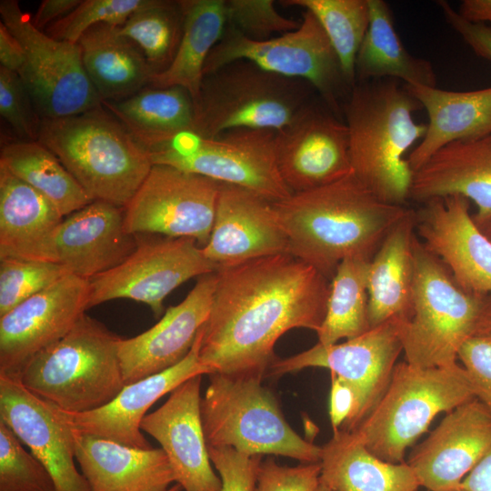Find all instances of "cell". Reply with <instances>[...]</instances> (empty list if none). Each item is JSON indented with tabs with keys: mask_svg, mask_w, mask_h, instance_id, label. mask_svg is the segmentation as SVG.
<instances>
[{
	"mask_svg": "<svg viewBox=\"0 0 491 491\" xmlns=\"http://www.w3.org/2000/svg\"><path fill=\"white\" fill-rule=\"evenodd\" d=\"M201 363L211 374L266 376L277 340L294 328L317 332L331 280L288 253L216 270Z\"/></svg>",
	"mask_w": 491,
	"mask_h": 491,
	"instance_id": "1",
	"label": "cell"
},
{
	"mask_svg": "<svg viewBox=\"0 0 491 491\" xmlns=\"http://www.w3.org/2000/svg\"><path fill=\"white\" fill-rule=\"evenodd\" d=\"M288 254L331 280L349 257L371 260L409 207L383 202L354 174L273 202Z\"/></svg>",
	"mask_w": 491,
	"mask_h": 491,
	"instance_id": "2",
	"label": "cell"
},
{
	"mask_svg": "<svg viewBox=\"0 0 491 491\" xmlns=\"http://www.w3.org/2000/svg\"><path fill=\"white\" fill-rule=\"evenodd\" d=\"M420 103L391 78L356 82L343 105L354 175L385 203L406 205L413 171L406 152L425 136Z\"/></svg>",
	"mask_w": 491,
	"mask_h": 491,
	"instance_id": "3",
	"label": "cell"
},
{
	"mask_svg": "<svg viewBox=\"0 0 491 491\" xmlns=\"http://www.w3.org/2000/svg\"><path fill=\"white\" fill-rule=\"evenodd\" d=\"M37 141L93 200L125 208L149 174L150 152L104 106L42 118Z\"/></svg>",
	"mask_w": 491,
	"mask_h": 491,
	"instance_id": "4",
	"label": "cell"
},
{
	"mask_svg": "<svg viewBox=\"0 0 491 491\" xmlns=\"http://www.w3.org/2000/svg\"><path fill=\"white\" fill-rule=\"evenodd\" d=\"M414 258L411 314L398 318L405 361L419 368L453 366L464 343L483 334L491 296L464 289L417 235Z\"/></svg>",
	"mask_w": 491,
	"mask_h": 491,
	"instance_id": "5",
	"label": "cell"
},
{
	"mask_svg": "<svg viewBox=\"0 0 491 491\" xmlns=\"http://www.w3.org/2000/svg\"><path fill=\"white\" fill-rule=\"evenodd\" d=\"M120 338L85 313L64 337L27 363L19 379L62 411L98 409L125 386L118 356Z\"/></svg>",
	"mask_w": 491,
	"mask_h": 491,
	"instance_id": "6",
	"label": "cell"
},
{
	"mask_svg": "<svg viewBox=\"0 0 491 491\" xmlns=\"http://www.w3.org/2000/svg\"><path fill=\"white\" fill-rule=\"evenodd\" d=\"M200 411L207 446L249 456L276 455L301 463L321 460L322 446L301 437L286 422L277 398L259 376L213 373Z\"/></svg>",
	"mask_w": 491,
	"mask_h": 491,
	"instance_id": "7",
	"label": "cell"
},
{
	"mask_svg": "<svg viewBox=\"0 0 491 491\" xmlns=\"http://www.w3.org/2000/svg\"><path fill=\"white\" fill-rule=\"evenodd\" d=\"M476 398L458 363L419 368L405 360L395 366L384 395L352 433L377 457L404 463L406 449L434 418Z\"/></svg>",
	"mask_w": 491,
	"mask_h": 491,
	"instance_id": "8",
	"label": "cell"
},
{
	"mask_svg": "<svg viewBox=\"0 0 491 491\" xmlns=\"http://www.w3.org/2000/svg\"><path fill=\"white\" fill-rule=\"evenodd\" d=\"M306 81L236 60L204 75L190 132L214 137L235 128L278 131L313 99Z\"/></svg>",
	"mask_w": 491,
	"mask_h": 491,
	"instance_id": "9",
	"label": "cell"
},
{
	"mask_svg": "<svg viewBox=\"0 0 491 491\" xmlns=\"http://www.w3.org/2000/svg\"><path fill=\"white\" fill-rule=\"evenodd\" d=\"M296 30L265 41L251 40L226 25L205 63L204 75L234 61L248 60L277 75L306 81L340 117L352 88L319 21L306 10Z\"/></svg>",
	"mask_w": 491,
	"mask_h": 491,
	"instance_id": "10",
	"label": "cell"
},
{
	"mask_svg": "<svg viewBox=\"0 0 491 491\" xmlns=\"http://www.w3.org/2000/svg\"><path fill=\"white\" fill-rule=\"evenodd\" d=\"M150 156L153 165L241 186L271 202L292 195L278 170L274 130L235 128L214 137L185 132L152 150Z\"/></svg>",
	"mask_w": 491,
	"mask_h": 491,
	"instance_id": "11",
	"label": "cell"
},
{
	"mask_svg": "<svg viewBox=\"0 0 491 491\" xmlns=\"http://www.w3.org/2000/svg\"><path fill=\"white\" fill-rule=\"evenodd\" d=\"M0 15L24 50L18 75L41 118L66 117L102 106L78 43L57 40L36 28L16 0H1Z\"/></svg>",
	"mask_w": 491,
	"mask_h": 491,
	"instance_id": "12",
	"label": "cell"
},
{
	"mask_svg": "<svg viewBox=\"0 0 491 491\" xmlns=\"http://www.w3.org/2000/svg\"><path fill=\"white\" fill-rule=\"evenodd\" d=\"M135 249L118 266L89 279L88 308L115 299L148 306L155 316L165 298L183 283L217 270L191 237L137 234Z\"/></svg>",
	"mask_w": 491,
	"mask_h": 491,
	"instance_id": "13",
	"label": "cell"
},
{
	"mask_svg": "<svg viewBox=\"0 0 491 491\" xmlns=\"http://www.w3.org/2000/svg\"><path fill=\"white\" fill-rule=\"evenodd\" d=\"M220 182L166 165H153L124 208L128 233L191 237L204 247L210 237Z\"/></svg>",
	"mask_w": 491,
	"mask_h": 491,
	"instance_id": "14",
	"label": "cell"
},
{
	"mask_svg": "<svg viewBox=\"0 0 491 491\" xmlns=\"http://www.w3.org/2000/svg\"><path fill=\"white\" fill-rule=\"evenodd\" d=\"M402 353L398 318H393L343 343L329 346L316 343L295 356L277 358L266 376L279 377L307 367L328 369L356 393V414L346 426L340 428L351 432L384 395Z\"/></svg>",
	"mask_w": 491,
	"mask_h": 491,
	"instance_id": "15",
	"label": "cell"
},
{
	"mask_svg": "<svg viewBox=\"0 0 491 491\" xmlns=\"http://www.w3.org/2000/svg\"><path fill=\"white\" fill-rule=\"evenodd\" d=\"M276 155L280 175L292 194L353 174L347 126L323 101L313 99L276 131Z\"/></svg>",
	"mask_w": 491,
	"mask_h": 491,
	"instance_id": "16",
	"label": "cell"
},
{
	"mask_svg": "<svg viewBox=\"0 0 491 491\" xmlns=\"http://www.w3.org/2000/svg\"><path fill=\"white\" fill-rule=\"evenodd\" d=\"M89 280L67 274L0 316V376L19 377L38 353L64 337L89 304Z\"/></svg>",
	"mask_w": 491,
	"mask_h": 491,
	"instance_id": "17",
	"label": "cell"
},
{
	"mask_svg": "<svg viewBox=\"0 0 491 491\" xmlns=\"http://www.w3.org/2000/svg\"><path fill=\"white\" fill-rule=\"evenodd\" d=\"M416 211V233L423 246L466 290L491 296V238L475 223L462 195L433 198Z\"/></svg>",
	"mask_w": 491,
	"mask_h": 491,
	"instance_id": "18",
	"label": "cell"
},
{
	"mask_svg": "<svg viewBox=\"0 0 491 491\" xmlns=\"http://www.w3.org/2000/svg\"><path fill=\"white\" fill-rule=\"evenodd\" d=\"M0 421L45 466L56 491H90L75 467L72 428L55 406L26 389L19 377L0 376Z\"/></svg>",
	"mask_w": 491,
	"mask_h": 491,
	"instance_id": "19",
	"label": "cell"
},
{
	"mask_svg": "<svg viewBox=\"0 0 491 491\" xmlns=\"http://www.w3.org/2000/svg\"><path fill=\"white\" fill-rule=\"evenodd\" d=\"M202 252L218 270L288 253V238L273 202L246 188L221 183L212 232Z\"/></svg>",
	"mask_w": 491,
	"mask_h": 491,
	"instance_id": "20",
	"label": "cell"
},
{
	"mask_svg": "<svg viewBox=\"0 0 491 491\" xmlns=\"http://www.w3.org/2000/svg\"><path fill=\"white\" fill-rule=\"evenodd\" d=\"M490 447L491 413L474 398L446 413L406 462L421 486L450 491L461 486Z\"/></svg>",
	"mask_w": 491,
	"mask_h": 491,
	"instance_id": "21",
	"label": "cell"
},
{
	"mask_svg": "<svg viewBox=\"0 0 491 491\" xmlns=\"http://www.w3.org/2000/svg\"><path fill=\"white\" fill-rule=\"evenodd\" d=\"M202 376H195L174 389L159 408L144 417L141 430L161 445L183 489L222 491L221 479L211 466L202 424Z\"/></svg>",
	"mask_w": 491,
	"mask_h": 491,
	"instance_id": "22",
	"label": "cell"
},
{
	"mask_svg": "<svg viewBox=\"0 0 491 491\" xmlns=\"http://www.w3.org/2000/svg\"><path fill=\"white\" fill-rule=\"evenodd\" d=\"M216 281V271L199 276L185 298L168 307L155 326L134 337L120 338L118 356L125 385L163 372L186 356L209 316Z\"/></svg>",
	"mask_w": 491,
	"mask_h": 491,
	"instance_id": "23",
	"label": "cell"
},
{
	"mask_svg": "<svg viewBox=\"0 0 491 491\" xmlns=\"http://www.w3.org/2000/svg\"><path fill=\"white\" fill-rule=\"evenodd\" d=\"M203 326L191 350L177 365L125 385L113 400L98 409L68 413L57 408L60 416L74 430L135 448H152L141 431V423L147 410L189 378L211 374L199 357Z\"/></svg>",
	"mask_w": 491,
	"mask_h": 491,
	"instance_id": "24",
	"label": "cell"
},
{
	"mask_svg": "<svg viewBox=\"0 0 491 491\" xmlns=\"http://www.w3.org/2000/svg\"><path fill=\"white\" fill-rule=\"evenodd\" d=\"M135 247L124 208L95 200L64 217L54 238V262L89 280L121 264Z\"/></svg>",
	"mask_w": 491,
	"mask_h": 491,
	"instance_id": "25",
	"label": "cell"
},
{
	"mask_svg": "<svg viewBox=\"0 0 491 491\" xmlns=\"http://www.w3.org/2000/svg\"><path fill=\"white\" fill-rule=\"evenodd\" d=\"M450 195L475 203L480 229L491 222V135L449 143L413 173L409 199L422 204Z\"/></svg>",
	"mask_w": 491,
	"mask_h": 491,
	"instance_id": "26",
	"label": "cell"
},
{
	"mask_svg": "<svg viewBox=\"0 0 491 491\" xmlns=\"http://www.w3.org/2000/svg\"><path fill=\"white\" fill-rule=\"evenodd\" d=\"M73 430L90 491H166L175 477L162 448L140 449Z\"/></svg>",
	"mask_w": 491,
	"mask_h": 491,
	"instance_id": "27",
	"label": "cell"
},
{
	"mask_svg": "<svg viewBox=\"0 0 491 491\" xmlns=\"http://www.w3.org/2000/svg\"><path fill=\"white\" fill-rule=\"evenodd\" d=\"M63 219L45 196L0 165V258L54 262Z\"/></svg>",
	"mask_w": 491,
	"mask_h": 491,
	"instance_id": "28",
	"label": "cell"
},
{
	"mask_svg": "<svg viewBox=\"0 0 491 491\" xmlns=\"http://www.w3.org/2000/svg\"><path fill=\"white\" fill-rule=\"evenodd\" d=\"M404 85L428 116L425 136L407 157L413 173L449 143L491 135V86L450 91L436 86Z\"/></svg>",
	"mask_w": 491,
	"mask_h": 491,
	"instance_id": "29",
	"label": "cell"
},
{
	"mask_svg": "<svg viewBox=\"0 0 491 491\" xmlns=\"http://www.w3.org/2000/svg\"><path fill=\"white\" fill-rule=\"evenodd\" d=\"M416 235V211L409 208L370 260L367 289L371 328L393 318L406 319L411 314Z\"/></svg>",
	"mask_w": 491,
	"mask_h": 491,
	"instance_id": "30",
	"label": "cell"
},
{
	"mask_svg": "<svg viewBox=\"0 0 491 491\" xmlns=\"http://www.w3.org/2000/svg\"><path fill=\"white\" fill-rule=\"evenodd\" d=\"M320 483L329 491H417L420 483L406 463L371 453L352 432L333 431L322 446Z\"/></svg>",
	"mask_w": 491,
	"mask_h": 491,
	"instance_id": "31",
	"label": "cell"
},
{
	"mask_svg": "<svg viewBox=\"0 0 491 491\" xmlns=\"http://www.w3.org/2000/svg\"><path fill=\"white\" fill-rule=\"evenodd\" d=\"M77 43L85 73L102 102L125 99L150 85L155 74L146 58L118 26L95 25Z\"/></svg>",
	"mask_w": 491,
	"mask_h": 491,
	"instance_id": "32",
	"label": "cell"
},
{
	"mask_svg": "<svg viewBox=\"0 0 491 491\" xmlns=\"http://www.w3.org/2000/svg\"><path fill=\"white\" fill-rule=\"evenodd\" d=\"M102 105L149 152L193 127L194 101L180 86L148 85L125 99L102 102Z\"/></svg>",
	"mask_w": 491,
	"mask_h": 491,
	"instance_id": "33",
	"label": "cell"
},
{
	"mask_svg": "<svg viewBox=\"0 0 491 491\" xmlns=\"http://www.w3.org/2000/svg\"><path fill=\"white\" fill-rule=\"evenodd\" d=\"M369 25L356 59V82L391 78L407 85L436 86L431 63L410 54L397 35L383 0H367Z\"/></svg>",
	"mask_w": 491,
	"mask_h": 491,
	"instance_id": "34",
	"label": "cell"
},
{
	"mask_svg": "<svg viewBox=\"0 0 491 491\" xmlns=\"http://www.w3.org/2000/svg\"><path fill=\"white\" fill-rule=\"evenodd\" d=\"M184 30L170 66L155 75L151 86H180L196 98L204 77L205 63L221 40L227 25L225 0H180Z\"/></svg>",
	"mask_w": 491,
	"mask_h": 491,
	"instance_id": "35",
	"label": "cell"
},
{
	"mask_svg": "<svg viewBox=\"0 0 491 491\" xmlns=\"http://www.w3.org/2000/svg\"><path fill=\"white\" fill-rule=\"evenodd\" d=\"M0 165L45 196L64 217L93 202L61 161L38 141L4 145Z\"/></svg>",
	"mask_w": 491,
	"mask_h": 491,
	"instance_id": "36",
	"label": "cell"
},
{
	"mask_svg": "<svg viewBox=\"0 0 491 491\" xmlns=\"http://www.w3.org/2000/svg\"><path fill=\"white\" fill-rule=\"evenodd\" d=\"M370 260L349 257L337 266L331 279L326 314L316 332L318 344L329 346L351 339L370 327L367 279Z\"/></svg>",
	"mask_w": 491,
	"mask_h": 491,
	"instance_id": "37",
	"label": "cell"
},
{
	"mask_svg": "<svg viewBox=\"0 0 491 491\" xmlns=\"http://www.w3.org/2000/svg\"><path fill=\"white\" fill-rule=\"evenodd\" d=\"M184 30V13L179 1L149 0L119 27L143 52L155 75L172 64Z\"/></svg>",
	"mask_w": 491,
	"mask_h": 491,
	"instance_id": "38",
	"label": "cell"
},
{
	"mask_svg": "<svg viewBox=\"0 0 491 491\" xmlns=\"http://www.w3.org/2000/svg\"><path fill=\"white\" fill-rule=\"evenodd\" d=\"M282 5L311 12L319 21L351 88L356 84V59L369 25L367 0H285Z\"/></svg>",
	"mask_w": 491,
	"mask_h": 491,
	"instance_id": "39",
	"label": "cell"
},
{
	"mask_svg": "<svg viewBox=\"0 0 491 491\" xmlns=\"http://www.w3.org/2000/svg\"><path fill=\"white\" fill-rule=\"evenodd\" d=\"M67 274L54 262L0 258V316Z\"/></svg>",
	"mask_w": 491,
	"mask_h": 491,
	"instance_id": "40",
	"label": "cell"
},
{
	"mask_svg": "<svg viewBox=\"0 0 491 491\" xmlns=\"http://www.w3.org/2000/svg\"><path fill=\"white\" fill-rule=\"evenodd\" d=\"M0 491H56L45 466L1 421Z\"/></svg>",
	"mask_w": 491,
	"mask_h": 491,
	"instance_id": "41",
	"label": "cell"
},
{
	"mask_svg": "<svg viewBox=\"0 0 491 491\" xmlns=\"http://www.w3.org/2000/svg\"><path fill=\"white\" fill-rule=\"evenodd\" d=\"M149 0H82L79 5L45 32L57 40L77 43L91 27L105 24L122 26Z\"/></svg>",
	"mask_w": 491,
	"mask_h": 491,
	"instance_id": "42",
	"label": "cell"
},
{
	"mask_svg": "<svg viewBox=\"0 0 491 491\" xmlns=\"http://www.w3.org/2000/svg\"><path fill=\"white\" fill-rule=\"evenodd\" d=\"M227 26L255 41L299 27V21L281 15L272 0H225Z\"/></svg>",
	"mask_w": 491,
	"mask_h": 491,
	"instance_id": "43",
	"label": "cell"
},
{
	"mask_svg": "<svg viewBox=\"0 0 491 491\" xmlns=\"http://www.w3.org/2000/svg\"><path fill=\"white\" fill-rule=\"evenodd\" d=\"M0 115L20 140L37 141L42 118L30 93L17 73L1 66Z\"/></svg>",
	"mask_w": 491,
	"mask_h": 491,
	"instance_id": "44",
	"label": "cell"
},
{
	"mask_svg": "<svg viewBox=\"0 0 491 491\" xmlns=\"http://www.w3.org/2000/svg\"><path fill=\"white\" fill-rule=\"evenodd\" d=\"M320 474V462L285 466L269 457L259 466L255 491H316Z\"/></svg>",
	"mask_w": 491,
	"mask_h": 491,
	"instance_id": "45",
	"label": "cell"
},
{
	"mask_svg": "<svg viewBox=\"0 0 491 491\" xmlns=\"http://www.w3.org/2000/svg\"><path fill=\"white\" fill-rule=\"evenodd\" d=\"M222 491H255L262 456H249L228 446H208Z\"/></svg>",
	"mask_w": 491,
	"mask_h": 491,
	"instance_id": "46",
	"label": "cell"
},
{
	"mask_svg": "<svg viewBox=\"0 0 491 491\" xmlns=\"http://www.w3.org/2000/svg\"><path fill=\"white\" fill-rule=\"evenodd\" d=\"M462 362L475 397L491 413V336L477 335L459 349Z\"/></svg>",
	"mask_w": 491,
	"mask_h": 491,
	"instance_id": "47",
	"label": "cell"
},
{
	"mask_svg": "<svg viewBox=\"0 0 491 491\" xmlns=\"http://www.w3.org/2000/svg\"><path fill=\"white\" fill-rule=\"evenodd\" d=\"M446 23L462 37L480 57L491 61V26L485 23H473L459 15L449 3L437 1Z\"/></svg>",
	"mask_w": 491,
	"mask_h": 491,
	"instance_id": "48",
	"label": "cell"
},
{
	"mask_svg": "<svg viewBox=\"0 0 491 491\" xmlns=\"http://www.w3.org/2000/svg\"><path fill=\"white\" fill-rule=\"evenodd\" d=\"M331 386L328 414L333 431L346 426L354 417L357 400L354 389L343 379L330 373Z\"/></svg>",
	"mask_w": 491,
	"mask_h": 491,
	"instance_id": "49",
	"label": "cell"
},
{
	"mask_svg": "<svg viewBox=\"0 0 491 491\" xmlns=\"http://www.w3.org/2000/svg\"><path fill=\"white\" fill-rule=\"evenodd\" d=\"M82 0H43L35 15L31 18L33 25L41 31L59 21L75 8Z\"/></svg>",
	"mask_w": 491,
	"mask_h": 491,
	"instance_id": "50",
	"label": "cell"
},
{
	"mask_svg": "<svg viewBox=\"0 0 491 491\" xmlns=\"http://www.w3.org/2000/svg\"><path fill=\"white\" fill-rule=\"evenodd\" d=\"M25 61V54L16 37L0 22V66L19 73Z\"/></svg>",
	"mask_w": 491,
	"mask_h": 491,
	"instance_id": "51",
	"label": "cell"
},
{
	"mask_svg": "<svg viewBox=\"0 0 491 491\" xmlns=\"http://www.w3.org/2000/svg\"><path fill=\"white\" fill-rule=\"evenodd\" d=\"M461 487L466 491H491V447L466 476Z\"/></svg>",
	"mask_w": 491,
	"mask_h": 491,
	"instance_id": "52",
	"label": "cell"
},
{
	"mask_svg": "<svg viewBox=\"0 0 491 491\" xmlns=\"http://www.w3.org/2000/svg\"><path fill=\"white\" fill-rule=\"evenodd\" d=\"M457 12L470 22L491 24V0H464Z\"/></svg>",
	"mask_w": 491,
	"mask_h": 491,
	"instance_id": "53",
	"label": "cell"
},
{
	"mask_svg": "<svg viewBox=\"0 0 491 491\" xmlns=\"http://www.w3.org/2000/svg\"><path fill=\"white\" fill-rule=\"evenodd\" d=\"M482 335H488L491 336V297H490V302H489V306L487 309L485 328Z\"/></svg>",
	"mask_w": 491,
	"mask_h": 491,
	"instance_id": "54",
	"label": "cell"
},
{
	"mask_svg": "<svg viewBox=\"0 0 491 491\" xmlns=\"http://www.w3.org/2000/svg\"><path fill=\"white\" fill-rule=\"evenodd\" d=\"M481 230L489 237L491 238V222L485 225Z\"/></svg>",
	"mask_w": 491,
	"mask_h": 491,
	"instance_id": "55",
	"label": "cell"
},
{
	"mask_svg": "<svg viewBox=\"0 0 491 491\" xmlns=\"http://www.w3.org/2000/svg\"><path fill=\"white\" fill-rule=\"evenodd\" d=\"M182 487L180 485L176 484L173 486H170L166 491H181Z\"/></svg>",
	"mask_w": 491,
	"mask_h": 491,
	"instance_id": "56",
	"label": "cell"
},
{
	"mask_svg": "<svg viewBox=\"0 0 491 491\" xmlns=\"http://www.w3.org/2000/svg\"><path fill=\"white\" fill-rule=\"evenodd\" d=\"M316 491H329V489L325 486L323 485L322 483H320L318 488Z\"/></svg>",
	"mask_w": 491,
	"mask_h": 491,
	"instance_id": "57",
	"label": "cell"
},
{
	"mask_svg": "<svg viewBox=\"0 0 491 491\" xmlns=\"http://www.w3.org/2000/svg\"><path fill=\"white\" fill-rule=\"evenodd\" d=\"M450 491H466V489H464L463 487H461V486L457 488H455L453 490H450Z\"/></svg>",
	"mask_w": 491,
	"mask_h": 491,
	"instance_id": "58",
	"label": "cell"
}]
</instances>
